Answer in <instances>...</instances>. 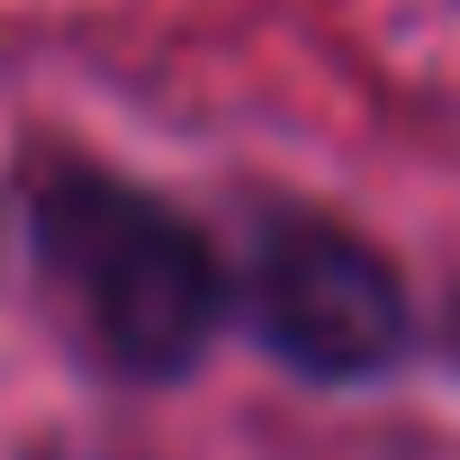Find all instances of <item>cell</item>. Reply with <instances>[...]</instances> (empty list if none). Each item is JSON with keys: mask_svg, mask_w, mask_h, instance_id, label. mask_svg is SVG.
<instances>
[{"mask_svg": "<svg viewBox=\"0 0 460 460\" xmlns=\"http://www.w3.org/2000/svg\"><path fill=\"white\" fill-rule=\"evenodd\" d=\"M28 253L55 316L127 379H181L235 307V280L199 226L91 163L28 190Z\"/></svg>", "mask_w": 460, "mask_h": 460, "instance_id": "6da1fadb", "label": "cell"}, {"mask_svg": "<svg viewBox=\"0 0 460 460\" xmlns=\"http://www.w3.org/2000/svg\"><path fill=\"white\" fill-rule=\"evenodd\" d=\"M235 307L262 334V352L289 361L298 379H379L415 334L388 253L334 217H271L244 253Z\"/></svg>", "mask_w": 460, "mask_h": 460, "instance_id": "7a4b0ae2", "label": "cell"}, {"mask_svg": "<svg viewBox=\"0 0 460 460\" xmlns=\"http://www.w3.org/2000/svg\"><path fill=\"white\" fill-rule=\"evenodd\" d=\"M451 343H460V316H451Z\"/></svg>", "mask_w": 460, "mask_h": 460, "instance_id": "3957f363", "label": "cell"}]
</instances>
